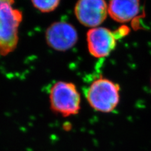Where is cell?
Wrapping results in <instances>:
<instances>
[{
	"instance_id": "8",
	"label": "cell",
	"mask_w": 151,
	"mask_h": 151,
	"mask_svg": "<svg viewBox=\"0 0 151 151\" xmlns=\"http://www.w3.org/2000/svg\"><path fill=\"white\" fill-rule=\"evenodd\" d=\"M34 8L42 13H50L57 9L60 4L59 0H49V1H32Z\"/></svg>"
},
{
	"instance_id": "5",
	"label": "cell",
	"mask_w": 151,
	"mask_h": 151,
	"mask_svg": "<svg viewBox=\"0 0 151 151\" xmlns=\"http://www.w3.org/2000/svg\"><path fill=\"white\" fill-rule=\"evenodd\" d=\"M45 40L50 48L64 52L71 49L76 44L78 40V32L68 22H54L45 31Z\"/></svg>"
},
{
	"instance_id": "6",
	"label": "cell",
	"mask_w": 151,
	"mask_h": 151,
	"mask_svg": "<svg viewBox=\"0 0 151 151\" xmlns=\"http://www.w3.org/2000/svg\"><path fill=\"white\" fill-rule=\"evenodd\" d=\"M74 13L81 24L93 29L105 20L108 5L103 0H81L75 5Z\"/></svg>"
},
{
	"instance_id": "3",
	"label": "cell",
	"mask_w": 151,
	"mask_h": 151,
	"mask_svg": "<svg viewBox=\"0 0 151 151\" xmlns=\"http://www.w3.org/2000/svg\"><path fill=\"white\" fill-rule=\"evenodd\" d=\"M120 86L118 84L100 78L93 82L86 92L89 105L94 110L108 113L115 110L120 101Z\"/></svg>"
},
{
	"instance_id": "7",
	"label": "cell",
	"mask_w": 151,
	"mask_h": 151,
	"mask_svg": "<svg viewBox=\"0 0 151 151\" xmlns=\"http://www.w3.org/2000/svg\"><path fill=\"white\" fill-rule=\"evenodd\" d=\"M140 9V2L133 1H111L108 5V14L113 20L119 23L128 22L138 14Z\"/></svg>"
},
{
	"instance_id": "1",
	"label": "cell",
	"mask_w": 151,
	"mask_h": 151,
	"mask_svg": "<svg viewBox=\"0 0 151 151\" xmlns=\"http://www.w3.org/2000/svg\"><path fill=\"white\" fill-rule=\"evenodd\" d=\"M13 4V1L0 0V55L3 56L15 50L19 41L18 30L23 15Z\"/></svg>"
},
{
	"instance_id": "2",
	"label": "cell",
	"mask_w": 151,
	"mask_h": 151,
	"mask_svg": "<svg viewBox=\"0 0 151 151\" xmlns=\"http://www.w3.org/2000/svg\"><path fill=\"white\" fill-rule=\"evenodd\" d=\"M50 108L64 117L75 115L81 108V96L74 84L59 81L52 86L49 94Z\"/></svg>"
},
{
	"instance_id": "4",
	"label": "cell",
	"mask_w": 151,
	"mask_h": 151,
	"mask_svg": "<svg viewBox=\"0 0 151 151\" xmlns=\"http://www.w3.org/2000/svg\"><path fill=\"white\" fill-rule=\"evenodd\" d=\"M129 32L130 29L126 26L121 27L114 32L104 27L91 29L86 35L89 53L97 58L108 56L116 47V41Z\"/></svg>"
}]
</instances>
